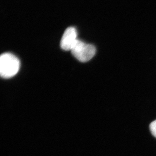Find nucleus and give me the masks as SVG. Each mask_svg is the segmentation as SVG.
I'll use <instances>...</instances> for the list:
<instances>
[{
    "label": "nucleus",
    "instance_id": "obj_4",
    "mask_svg": "<svg viewBox=\"0 0 156 156\" xmlns=\"http://www.w3.org/2000/svg\"><path fill=\"white\" fill-rule=\"evenodd\" d=\"M150 129L152 135L156 138V120L151 123L150 125Z\"/></svg>",
    "mask_w": 156,
    "mask_h": 156
},
{
    "label": "nucleus",
    "instance_id": "obj_1",
    "mask_svg": "<svg viewBox=\"0 0 156 156\" xmlns=\"http://www.w3.org/2000/svg\"><path fill=\"white\" fill-rule=\"evenodd\" d=\"M19 59L10 53L0 55V77L8 79L16 75L20 70Z\"/></svg>",
    "mask_w": 156,
    "mask_h": 156
},
{
    "label": "nucleus",
    "instance_id": "obj_3",
    "mask_svg": "<svg viewBox=\"0 0 156 156\" xmlns=\"http://www.w3.org/2000/svg\"><path fill=\"white\" fill-rule=\"evenodd\" d=\"M78 40L76 29L74 27H69L62 37L60 47L63 50L71 51Z\"/></svg>",
    "mask_w": 156,
    "mask_h": 156
},
{
    "label": "nucleus",
    "instance_id": "obj_2",
    "mask_svg": "<svg viewBox=\"0 0 156 156\" xmlns=\"http://www.w3.org/2000/svg\"><path fill=\"white\" fill-rule=\"evenodd\" d=\"M73 55L80 62H88L96 53V48L93 45L84 43L78 40L71 50Z\"/></svg>",
    "mask_w": 156,
    "mask_h": 156
}]
</instances>
